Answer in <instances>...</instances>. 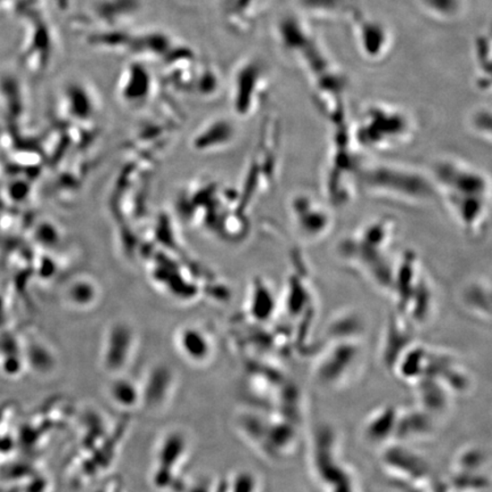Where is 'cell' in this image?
Listing matches in <instances>:
<instances>
[{
    "label": "cell",
    "instance_id": "obj_10",
    "mask_svg": "<svg viewBox=\"0 0 492 492\" xmlns=\"http://www.w3.org/2000/svg\"><path fill=\"white\" fill-rule=\"evenodd\" d=\"M291 264L281 306L285 316L289 321H294L298 327L311 326L316 311V301L311 284L310 269L302 252L297 250L292 252Z\"/></svg>",
    "mask_w": 492,
    "mask_h": 492
},
{
    "label": "cell",
    "instance_id": "obj_6",
    "mask_svg": "<svg viewBox=\"0 0 492 492\" xmlns=\"http://www.w3.org/2000/svg\"><path fill=\"white\" fill-rule=\"evenodd\" d=\"M330 133L323 186L332 207H346L360 191V172L365 160L361 155L363 152L353 141L351 120L330 127Z\"/></svg>",
    "mask_w": 492,
    "mask_h": 492
},
{
    "label": "cell",
    "instance_id": "obj_15",
    "mask_svg": "<svg viewBox=\"0 0 492 492\" xmlns=\"http://www.w3.org/2000/svg\"><path fill=\"white\" fill-rule=\"evenodd\" d=\"M462 306L473 316L490 322L491 285L489 281L477 279L462 286L460 294Z\"/></svg>",
    "mask_w": 492,
    "mask_h": 492
},
{
    "label": "cell",
    "instance_id": "obj_8",
    "mask_svg": "<svg viewBox=\"0 0 492 492\" xmlns=\"http://www.w3.org/2000/svg\"><path fill=\"white\" fill-rule=\"evenodd\" d=\"M336 436L331 427H319L314 436L313 470L325 492H357L356 479L341 461Z\"/></svg>",
    "mask_w": 492,
    "mask_h": 492
},
{
    "label": "cell",
    "instance_id": "obj_7",
    "mask_svg": "<svg viewBox=\"0 0 492 492\" xmlns=\"http://www.w3.org/2000/svg\"><path fill=\"white\" fill-rule=\"evenodd\" d=\"M398 315L410 325H420L430 318L435 306V292L422 260L413 250L397 256L391 285Z\"/></svg>",
    "mask_w": 492,
    "mask_h": 492
},
{
    "label": "cell",
    "instance_id": "obj_14",
    "mask_svg": "<svg viewBox=\"0 0 492 492\" xmlns=\"http://www.w3.org/2000/svg\"><path fill=\"white\" fill-rule=\"evenodd\" d=\"M391 472L399 475V478L411 479L413 481L426 482L430 479V468L426 462L413 452L406 449L390 450L385 460Z\"/></svg>",
    "mask_w": 492,
    "mask_h": 492
},
{
    "label": "cell",
    "instance_id": "obj_11",
    "mask_svg": "<svg viewBox=\"0 0 492 492\" xmlns=\"http://www.w3.org/2000/svg\"><path fill=\"white\" fill-rule=\"evenodd\" d=\"M360 357L361 347L356 339L332 340L315 364V381L326 389L346 384L356 371Z\"/></svg>",
    "mask_w": 492,
    "mask_h": 492
},
{
    "label": "cell",
    "instance_id": "obj_21",
    "mask_svg": "<svg viewBox=\"0 0 492 492\" xmlns=\"http://www.w3.org/2000/svg\"><path fill=\"white\" fill-rule=\"evenodd\" d=\"M428 14L441 21H453L465 11V0H419Z\"/></svg>",
    "mask_w": 492,
    "mask_h": 492
},
{
    "label": "cell",
    "instance_id": "obj_5",
    "mask_svg": "<svg viewBox=\"0 0 492 492\" xmlns=\"http://www.w3.org/2000/svg\"><path fill=\"white\" fill-rule=\"evenodd\" d=\"M359 187L375 199L403 207H424L437 199L431 175L401 163L365 162Z\"/></svg>",
    "mask_w": 492,
    "mask_h": 492
},
{
    "label": "cell",
    "instance_id": "obj_12",
    "mask_svg": "<svg viewBox=\"0 0 492 492\" xmlns=\"http://www.w3.org/2000/svg\"><path fill=\"white\" fill-rule=\"evenodd\" d=\"M355 31L357 45L366 60L380 62L384 60L393 48V33L380 19L360 14L356 11Z\"/></svg>",
    "mask_w": 492,
    "mask_h": 492
},
{
    "label": "cell",
    "instance_id": "obj_19",
    "mask_svg": "<svg viewBox=\"0 0 492 492\" xmlns=\"http://www.w3.org/2000/svg\"><path fill=\"white\" fill-rule=\"evenodd\" d=\"M297 5L306 14L319 18H338L355 11L350 0H297Z\"/></svg>",
    "mask_w": 492,
    "mask_h": 492
},
{
    "label": "cell",
    "instance_id": "obj_22",
    "mask_svg": "<svg viewBox=\"0 0 492 492\" xmlns=\"http://www.w3.org/2000/svg\"><path fill=\"white\" fill-rule=\"evenodd\" d=\"M279 306L275 293L266 281H255L254 289V310L263 321L273 317Z\"/></svg>",
    "mask_w": 492,
    "mask_h": 492
},
{
    "label": "cell",
    "instance_id": "obj_9",
    "mask_svg": "<svg viewBox=\"0 0 492 492\" xmlns=\"http://www.w3.org/2000/svg\"><path fill=\"white\" fill-rule=\"evenodd\" d=\"M334 208L309 192H298L289 202V218L298 237L306 243L325 239L334 229Z\"/></svg>",
    "mask_w": 492,
    "mask_h": 492
},
{
    "label": "cell",
    "instance_id": "obj_13",
    "mask_svg": "<svg viewBox=\"0 0 492 492\" xmlns=\"http://www.w3.org/2000/svg\"><path fill=\"white\" fill-rule=\"evenodd\" d=\"M266 67L258 61L249 62L239 71L235 87V108L241 116L252 115L258 108L267 90Z\"/></svg>",
    "mask_w": 492,
    "mask_h": 492
},
{
    "label": "cell",
    "instance_id": "obj_23",
    "mask_svg": "<svg viewBox=\"0 0 492 492\" xmlns=\"http://www.w3.org/2000/svg\"><path fill=\"white\" fill-rule=\"evenodd\" d=\"M469 129L475 137L491 144L492 140V116L489 107L475 108L468 120Z\"/></svg>",
    "mask_w": 492,
    "mask_h": 492
},
{
    "label": "cell",
    "instance_id": "obj_18",
    "mask_svg": "<svg viewBox=\"0 0 492 492\" xmlns=\"http://www.w3.org/2000/svg\"><path fill=\"white\" fill-rule=\"evenodd\" d=\"M364 331V321L355 311L336 315L328 326L327 335L332 340L357 339Z\"/></svg>",
    "mask_w": 492,
    "mask_h": 492
},
{
    "label": "cell",
    "instance_id": "obj_16",
    "mask_svg": "<svg viewBox=\"0 0 492 492\" xmlns=\"http://www.w3.org/2000/svg\"><path fill=\"white\" fill-rule=\"evenodd\" d=\"M433 432L431 416L426 410H415L401 413L398 411L397 426L394 436H401V439H426Z\"/></svg>",
    "mask_w": 492,
    "mask_h": 492
},
{
    "label": "cell",
    "instance_id": "obj_4",
    "mask_svg": "<svg viewBox=\"0 0 492 492\" xmlns=\"http://www.w3.org/2000/svg\"><path fill=\"white\" fill-rule=\"evenodd\" d=\"M351 133L361 152L389 153L411 144L418 125L413 116L399 105L373 102L351 120Z\"/></svg>",
    "mask_w": 492,
    "mask_h": 492
},
{
    "label": "cell",
    "instance_id": "obj_2",
    "mask_svg": "<svg viewBox=\"0 0 492 492\" xmlns=\"http://www.w3.org/2000/svg\"><path fill=\"white\" fill-rule=\"evenodd\" d=\"M431 178L456 224L470 237H480L491 214V179L480 168L460 158L437 160Z\"/></svg>",
    "mask_w": 492,
    "mask_h": 492
},
{
    "label": "cell",
    "instance_id": "obj_17",
    "mask_svg": "<svg viewBox=\"0 0 492 492\" xmlns=\"http://www.w3.org/2000/svg\"><path fill=\"white\" fill-rule=\"evenodd\" d=\"M398 411L393 407L384 408L374 414L365 426V436L373 444H382L394 436Z\"/></svg>",
    "mask_w": 492,
    "mask_h": 492
},
{
    "label": "cell",
    "instance_id": "obj_3",
    "mask_svg": "<svg viewBox=\"0 0 492 492\" xmlns=\"http://www.w3.org/2000/svg\"><path fill=\"white\" fill-rule=\"evenodd\" d=\"M398 224L389 214L375 217L346 235L336 251L343 263L374 288L389 294L397 256L393 255Z\"/></svg>",
    "mask_w": 492,
    "mask_h": 492
},
{
    "label": "cell",
    "instance_id": "obj_1",
    "mask_svg": "<svg viewBox=\"0 0 492 492\" xmlns=\"http://www.w3.org/2000/svg\"><path fill=\"white\" fill-rule=\"evenodd\" d=\"M276 33L281 48L308 78L315 102L328 127L350 121L348 77L319 43L306 21L298 15H284L277 23Z\"/></svg>",
    "mask_w": 492,
    "mask_h": 492
},
{
    "label": "cell",
    "instance_id": "obj_20",
    "mask_svg": "<svg viewBox=\"0 0 492 492\" xmlns=\"http://www.w3.org/2000/svg\"><path fill=\"white\" fill-rule=\"evenodd\" d=\"M475 65L478 69L477 85L481 91L491 87V38L481 35L475 40Z\"/></svg>",
    "mask_w": 492,
    "mask_h": 492
}]
</instances>
